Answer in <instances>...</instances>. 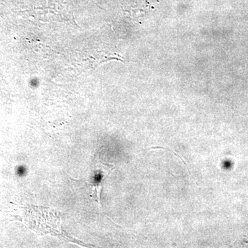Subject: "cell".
<instances>
[{"label":"cell","instance_id":"obj_1","mask_svg":"<svg viewBox=\"0 0 248 248\" xmlns=\"http://www.w3.org/2000/svg\"><path fill=\"white\" fill-rule=\"evenodd\" d=\"M110 165L102 164L99 161H94L90 170L89 184L92 187L93 192L97 196L99 200L103 183L105 180L108 174L110 172Z\"/></svg>","mask_w":248,"mask_h":248}]
</instances>
